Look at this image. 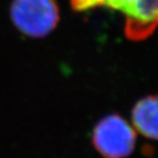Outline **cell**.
Listing matches in <instances>:
<instances>
[{
    "instance_id": "3",
    "label": "cell",
    "mask_w": 158,
    "mask_h": 158,
    "mask_svg": "<svg viewBox=\"0 0 158 158\" xmlns=\"http://www.w3.org/2000/svg\"><path fill=\"white\" fill-rule=\"evenodd\" d=\"M126 16V35L138 41L147 38L158 27V0H135Z\"/></svg>"
},
{
    "instance_id": "5",
    "label": "cell",
    "mask_w": 158,
    "mask_h": 158,
    "mask_svg": "<svg viewBox=\"0 0 158 158\" xmlns=\"http://www.w3.org/2000/svg\"><path fill=\"white\" fill-rule=\"evenodd\" d=\"M135 0H71L72 7L77 12L89 10L98 7H107L127 15Z\"/></svg>"
},
{
    "instance_id": "4",
    "label": "cell",
    "mask_w": 158,
    "mask_h": 158,
    "mask_svg": "<svg viewBox=\"0 0 158 158\" xmlns=\"http://www.w3.org/2000/svg\"><path fill=\"white\" fill-rule=\"evenodd\" d=\"M132 122L135 130L145 137L158 140V95L145 97L135 105Z\"/></svg>"
},
{
    "instance_id": "2",
    "label": "cell",
    "mask_w": 158,
    "mask_h": 158,
    "mask_svg": "<svg viewBox=\"0 0 158 158\" xmlns=\"http://www.w3.org/2000/svg\"><path fill=\"white\" fill-rule=\"evenodd\" d=\"M93 140L95 149L105 158H125L134 150L136 134L125 119L110 115L97 124Z\"/></svg>"
},
{
    "instance_id": "1",
    "label": "cell",
    "mask_w": 158,
    "mask_h": 158,
    "mask_svg": "<svg viewBox=\"0 0 158 158\" xmlns=\"http://www.w3.org/2000/svg\"><path fill=\"white\" fill-rule=\"evenodd\" d=\"M12 18L21 32L42 37L57 25L59 10L54 0H14Z\"/></svg>"
}]
</instances>
